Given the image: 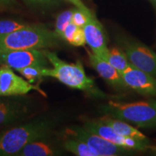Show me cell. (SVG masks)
<instances>
[{
    "label": "cell",
    "mask_w": 156,
    "mask_h": 156,
    "mask_svg": "<svg viewBox=\"0 0 156 156\" xmlns=\"http://www.w3.org/2000/svg\"><path fill=\"white\" fill-rule=\"evenodd\" d=\"M107 114L142 128L156 127L155 101L122 103L110 101L106 107Z\"/></svg>",
    "instance_id": "cell-4"
},
{
    "label": "cell",
    "mask_w": 156,
    "mask_h": 156,
    "mask_svg": "<svg viewBox=\"0 0 156 156\" xmlns=\"http://www.w3.org/2000/svg\"><path fill=\"white\" fill-rule=\"evenodd\" d=\"M101 121L111 126L115 132L120 135L150 143L149 139L145 134H142L137 129L129 124V123L124 121L113 118V117L112 118L105 117V118L101 119Z\"/></svg>",
    "instance_id": "cell-15"
},
{
    "label": "cell",
    "mask_w": 156,
    "mask_h": 156,
    "mask_svg": "<svg viewBox=\"0 0 156 156\" xmlns=\"http://www.w3.org/2000/svg\"><path fill=\"white\" fill-rule=\"evenodd\" d=\"M90 12L91 11L90 9L83 10L76 7L74 10L73 17H72V22L77 26L83 28L84 25L86 24L87 19H88V15Z\"/></svg>",
    "instance_id": "cell-21"
},
{
    "label": "cell",
    "mask_w": 156,
    "mask_h": 156,
    "mask_svg": "<svg viewBox=\"0 0 156 156\" xmlns=\"http://www.w3.org/2000/svg\"><path fill=\"white\" fill-rule=\"evenodd\" d=\"M155 103H156V101H155Z\"/></svg>",
    "instance_id": "cell-27"
},
{
    "label": "cell",
    "mask_w": 156,
    "mask_h": 156,
    "mask_svg": "<svg viewBox=\"0 0 156 156\" xmlns=\"http://www.w3.org/2000/svg\"><path fill=\"white\" fill-rule=\"evenodd\" d=\"M80 28H81V27L77 26L73 22L69 23L65 29H64L63 35H62V39L67 41L69 44H72L73 39L75 38V35Z\"/></svg>",
    "instance_id": "cell-22"
},
{
    "label": "cell",
    "mask_w": 156,
    "mask_h": 156,
    "mask_svg": "<svg viewBox=\"0 0 156 156\" xmlns=\"http://www.w3.org/2000/svg\"><path fill=\"white\" fill-rule=\"evenodd\" d=\"M15 0H0V6L4 7H12L15 5Z\"/></svg>",
    "instance_id": "cell-24"
},
{
    "label": "cell",
    "mask_w": 156,
    "mask_h": 156,
    "mask_svg": "<svg viewBox=\"0 0 156 156\" xmlns=\"http://www.w3.org/2000/svg\"><path fill=\"white\" fill-rule=\"evenodd\" d=\"M44 49L0 51V66L5 65L16 71L30 67H49Z\"/></svg>",
    "instance_id": "cell-5"
},
{
    "label": "cell",
    "mask_w": 156,
    "mask_h": 156,
    "mask_svg": "<svg viewBox=\"0 0 156 156\" xmlns=\"http://www.w3.org/2000/svg\"><path fill=\"white\" fill-rule=\"evenodd\" d=\"M52 122L48 119L12 127L0 134V156H15L27 144L49 134Z\"/></svg>",
    "instance_id": "cell-3"
},
{
    "label": "cell",
    "mask_w": 156,
    "mask_h": 156,
    "mask_svg": "<svg viewBox=\"0 0 156 156\" xmlns=\"http://www.w3.org/2000/svg\"><path fill=\"white\" fill-rule=\"evenodd\" d=\"M27 24L23 21L15 20H0V35H6L15 30L25 28Z\"/></svg>",
    "instance_id": "cell-20"
},
{
    "label": "cell",
    "mask_w": 156,
    "mask_h": 156,
    "mask_svg": "<svg viewBox=\"0 0 156 156\" xmlns=\"http://www.w3.org/2000/svg\"><path fill=\"white\" fill-rule=\"evenodd\" d=\"M25 1L34 5L52 6L55 5L57 0H25Z\"/></svg>",
    "instance_id": "cell-23"
},
{
    "label": "cell",
    "mask_w": 156,
    "mask_h": 156,
    "mask_svg": "<svg viewBox=\"0 0 156 156\" xmlns=\"http://www.w3.org/2000/svg\"><path fill=\"white\" fill-rule=\"evenodd\" d=\"M44 54L53 67L43 68L44 77L56 78L71 88L80 90L93 96H104V93L96 87L94 80L85 74L83 64L80 60L76 63L69 64L62 60L56 53L48 49H44Z\"/></svg>",
    "instance_id": "cell-1"
},
{
    "label": "cell",
    "mask_w": 156,
    "mask_h": 156,
    "mask_svg": "<svg viewBox=\"0 0 156 156\" xmlns=\"http://www.w3.org/2000/svg\"><path fill=\"white\" fill-rule=\"evenodd\" d=\"M148 150H151V153H153V155H156V147H153V146H151Z\"/></svg>",
    "instance_id": "cell-25"
},
{
    "label": "cell",
    "mask_w": 156,
    "mask_h": 156,
    "mask_svg": "<svg viewBox=\"0 0 156 156\" xmlns=\"http://www.w3.org/2000/svg\"><path fill=\"white\" fill-rule=\"evenodd\" d=\"M124 51L132 66L156 78V53L154 51L145 45L134 43L126 45Z\"/></svg>",
    "instance_id": "cell-10"
},
{
    "label": "cell",
    "mask_w": 156,
    "mask_h": 156,
    "mask_svg": "<svg viewBox=\"0 0 156 156\" xmlns=\"http://www.w3.org/2000/svg\"><path fill=\"white\" fill-rule=\"evenodd\" d=\"M64 148L66 151L78 156H97L85 142L71 136L64 142Z\"/></svg>",
    "instance_id": "cell-16"
},
{
    "label": "cell",
    "mask_w": 156,
    "mask_h": 156,
    "mask_svg": "<svg viewBox=\"0 0 156 156\" xmlns=\"http://www.w3.org/2000/svg\"><path fill=\"white\" fill-rule=\"evenodd\" d=\"M83 28L85 41L92 49L93 53L106 60L109 50L107 46L106 38L102 25L92 12L89 14L86 24Z\"/></svg>",
    "instance_id": "cell-11"
},
{
    "label": "cell",
    "mask_w": 156,
    "mask_h": 156,
    "mask_svg": "<svg viewBox=\"0 0 156 156\" xmlns=\"http://www.w3.org/2000/svg\"><path fill=\"white\" fill-rule=\"evenodd\" d=\"M57 154V148L48 134L27 144L15 156H51Z\"/></svg>",
    "instance_id": "cell-14"
},
{
    "label": "cell",
    "mask_w": 156,
    "mask_h": 156,
    "mask_svg": "<svg viewBox=\"0 0 156 156\" xmlns=\"http://www.w3.org/2000/svg\"><path fill=\"white\" fill-rule=\"evenodd\" d=\"M46 67H40V66H30L23 68V69L17 71L23 77H24L27 80L33 83L37 80H41L43 76V68Z\"/></svg>",
    "instance_id": "cell-19"
},
{
    "label": "cell",
    "mask_w": 156,
    "mask_h": 156,
    "mask_svg": "<svg viewBox=\"0 0 156 156\" xmlns=\"http://www.w3.org/2000/svg\"><path fill=\"white\" fill-rule=\"evenodd\" d=\"M68 132L71 136L85 142L97 156L124 155L132 152V150L115 145L104 138L87 131L83 126H74L68 130Z\"/></svg>",
    "instance_id": "cell-6"
},
{
    "label": "cell",
    "mask_w": 156,
    "mask_h": 156,
    "mask_svg": "<svg viewBox=\"0 0 156 156\" xmlns=\"http://www.w3.org/2000/svg\"><path fill=\"white\" fill-rule=\"evenodd\" d=\"M90 63L103 79L116 87H126L119 72L111 65L108 62L95 55L93 52L87 51Z\"/></svg>",
    "instance_id": "cell-13"
},
{
    "label": "cell",
    "mask_w": 156,
    "mask_h": 156,
    "mask_svg": "<svg viewBox=\"0 0 156 156\" xmlns=\"http://www.w3.org/2000/svg\"><path fill=\"white\" fill-rule=\"evenodd\" d=\"M55 31L43 25H28L6 35H0V51L48 49L58 44Z\"/></svg>",
    "instance_id": "cell-2"
},
{
    "label": "cell",
    "mask_w": 156,
    "mask_h": 156,
    "mask_svg": "<svg viewBox=\"0 0 156 156\" xmlns=\"http://www.w3.org/2000/svg\"><path fill=\"white\" fill-rule=\"evenodd\" d=\"M106 61L116 68L120 73L124 72L130 65L124 50L116 47L108 50V54Z\"/></svg>",
    "instance_id": "cell-17"
},
{
    "label": "cell",
    "mask_w": 156,
    "mask_h": 156,
    "mask_svg": "<svg viewBox=\"0 0 156 156\" xmlns=\"http://www.w3.org/2000/svg\"><path fill=\"white\" fill-rule=\"evenodd\" d=\"M126 86L142 95L156 96V78L130 64L121 73Z\"/></svg>",
    "instance_id": "cell-12"
},
{
    "label": "cell",
    "mask_w": 156,
    "mask_h": 156,
    "mask_svg": "<svg viewBox=\"0 0 156 156\" xmlns=\"http://www.w3.org/2000/svg\"><path fill=\"white\" fill-rule=\"evenodd\" d=\"M75 9H68V10L62 12L58 15L57 18L56 20L55 23V33L60 38L62 39V35L63 32L67 25L72 22V17Z\"/></svg>",
    "instance_id": "cell-18"
},
{
    "label": "cell",
    "mask_w": 156,
    "mask_h": 156,
    "mask_svg": "<svg viewBox=\"0 0 156 156\" xmlns=\"http://www.w3.org/2000/svg\"><path fill=\"white\" fill-rule=\"evenodd\" d=\"M83 127L87 131L97 134L115 145L132 151H147L151 147L150 143L147 142L120 135L111 126L101 120L87 121L84 123Z\"/></svg>",
    "instance_id": "cell-7"
},
{
    "label": "cell",
    "mask_w": 156,
    "mask_h": 156,
    "mask_svg": "<svg viewBox=\"0 0 156 156\" xmlns=\"http://www.w3.org/2000/svg\"><path fill=\"white\" fill-rule=\"evenodd\" d=\"M22 96H0V126L12 124L29 114V101Z\"/></svg>",
    "instance_id": "cell-9"
},
{
    "label": "cell",
    "mask_w": 156,
    "mask_h": 156,
    "mask_svg": "<svg viewBox=\"0 0 156 156\" xmlns=\"http://www.w3.org/2000/svg\"><path fill=\"white\" fill-rule=\"evenodd\" d=\"M152 1H153V2H155L156 4V0H152Z\"/></svg>",
    "instance_id": "cell-26"
},
{
    "label": "cell",
    "mask_w": 156,
    "mask_h": 156,
    "mask_svg": "<svg viewBox=\"0 0 156 156\" xmlns=\"http://www.w3.org/2000/svg\"><path fill=\"white\" fill-rule=\"evenodd\" d=\"M33 90L44 93L37 85L15 74L12 68L0 66V96L25 95Z\"/></svg>",
    "instance_id": "cell-8"
}]
</instances>
